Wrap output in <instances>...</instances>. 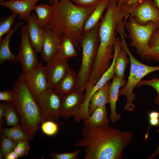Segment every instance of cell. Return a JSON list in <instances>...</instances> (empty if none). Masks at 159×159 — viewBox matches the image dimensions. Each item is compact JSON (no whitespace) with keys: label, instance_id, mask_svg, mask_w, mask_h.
Listing matches in <instances>:
<instances>
[{"label":"cell","instance_id":"obj_36","mask_svg":"<svg viewBox=\"0 0 159 159\" xmlns=\"http://www.w3.org/2000/svg\"><path fill=\"white\" fill-rule=\"evenodd\" d=\"M14 99V94L13 90H6L0 92V100L13 103Z\"/></svg>","mask_w":159,"mask_h":159},{"label":"cell","instance_id":"obj_44","mask_svg":"<svg viewBox=\"0 0 159 159\" xmlns=\"http://www.w3.org/2000/svg\"><path fill=\"white\" fill-rule=\"evenodd\" d=\"M148 118H159V112L157 111H152L148 114Z\"/></svg>","mask_w":159,"mask_h":159},{"label":"cell","instance_id":"obj_16","mask_svg":"<svg viewBox=\"0 0 159 159\" xmlns=\"http://www.w3.org/2000/svg\"><path fill=\"white\" fill-rule=\"evenodd\" d=\"M127 81L126 80L119 78L115 75L110 85L109 96L110 113L109 118L112 123L116 122L121 118V115L116 112V103L120 88L124 87Z\"/></svg>","mask_w":159,"mask_h":159},{"label":"cell","instance_id":"obj_12","mask_svg":"<svg viewBox=\"0 0 159 159\" xmlns=\"http://www.w3.org/2000/svg\"><path fill=\"white\" fill-rule=\"evenodd\" d=\"M118 53L114 52V57L110 67L102 74L96 83L90 89L85 90V99L80 111L77 115L74 117V120L77 122L86 119L90 115L88 106L90 99L93 95L101 88L115 75L114 67Z\"/></svg>","mask_w":159,"mask_h":159},{"label":"cell","instance_id":"obj_7","mask_svg":"<svg viewBox=\"0 0 159 159\" xmlns=\"http://www.w3.org/2000/svg\"><path fill=\"white\" fill-rule=\"evenodd\" d=\"M37 103L41 110L43 122L59 120L62 115V97L54 89L46 90L40 96Z\"/></svg>","mask_w":159,"mask_h":159},{"label":"cell","instance_id":"obj_3","mask_svg":"<svg viewBox=\"0 0 159 159\" xmlns=\"http://www.w3.org/2000/svg\"><path fill=\"white\" fill-rule=\"evenodd\" d=\"M122 4L116 0H110L100 20L98 29L99 42L94 62V65L98 67L107 68L111 64L117 37V28L124 25L125 18L129 15L122 11Z\"/></svg>","mask_w":159,"mask_h":159},{"label":"cell","instance_id":"obj_43","mask_svg":"<svg viewBox=\"0 0 159 159\" xmlns=\"http://www.w3.org/2000/svg\"><path fill=\"white\" fill-rule=\"evenodd\" d=\"M157 132L159 135V129H157L156 130ZM159 154V143L158 145L156 148L155 151L152 153V154L148 157V159H154L158 154Z\"/></svg>","mask_w":159,"mask_h":159},{"label":"cell","instance_id":"obj_35","mask_svg":"<svg viewBox=\"0 0 159 159\" xmlns=\"http://www.w3.org/2000/svg\"><path fill=\"white\" fill-rule=\"evenodd\" d=\"M144 59L159 62V45L154 47H150L144 56Z\"/></svg>","mask_w":159,"mask_h":159},{"label":"cell","instance_id":"obj_42","mask_svg":"<svg viewBox=\"0 0 159 159\" xmlns=\"http://www.w3.org/2000/svg\"><path fill=\"white\" fill-rule=\"evenodd\" d=\"M6 104L1 102L0 104V121L2 120L3 117L4 116Z\"/></svg>","mask_w":159,"mask_h":159},{"label":"cell","instance_id":"obj_40","mask_svg":"<svg viewBox=\"0 0 159 159\" xmlns=\"http://www.w3.org/2000/svg\"><path fill=\"white\" fill-rule=\"evenodd\" d=\"M20 157L13 150L4 157L5 159H16L19 158Z\"/></svg>","mask_w":159,"mask_h":159},{"label":"cell","instance_id":"obj_47","mask_svg":"<svg viewBox=\"0 0 159 159\" xmlns=\"http://www.w3.org/2000/svg\"><path fill=\"white\" fill-rule=\"evenodd\" d=\"M56 0H49V2L50 3L52 4L54 1Z\"/></svg>","mask_w":159,"mask_h":159},{"label":"cell","instance_id":"obj_41","mask_svg":"<svg viewBox=\"0 0 159 159\" xmlns=\"http://www.w3.org/2000/svg\"><path fill=\"white\" fill-rule=\"evenodd\" d=\"M149 122L150 126L149 127L148 130L151 126L157 127L159 124V118H149Z\"/></svg>","mask_w":159,"mask_h":159},{"label":"cell","instance_id":"obj_33","mask_svg":"<svg viewBox=\"0 0 159 159\" xmlns=\"http://www.w3.org/2000/svg\"><path fill=\"white\" fill-rule=\"evenodd\" d=\"M29 140H25L17 142V144L13 150L20 157L28 155L30 149Z\"/></svg>","mask_w":159,"mask_h":159},{"label":"cell","instance_id":"obj_31","mask_svg":"<svg viewBox=\"0 0 159 159\" xmlns=\"http://www.w3.org/2000/svg\"><path fill=\"white\" fill-rule=\"evenodd\" d=\"M15 142L3 134L1 136V152L4 157L13 151L17 144Z\"/></svg>","mask_w":159,"mask_h":159},{"label":"cell","instance_id":"obj_11","mask_svg":"<svg viewBox=\"0 0 159 159\" xmlns=\"http://www.w3.org/2000/svg\"><path fill=\"white\" fill-rule=\"evenodd\" d=\"M21 42L17 55L18 61L21 63L23 72H29L39 64L37 57L30 42L26 25L21 27Z\"/></svg>","mask_w":159,"mask_h":159},{"label":"cell","instance_id":"obj_34","mask_svg":"<svg viewBox=\"0 0 159 159\" xmlns=\"http://www.w3.org/2000/svg\"><path fill=\"white\" fill-rule=\"evenodd\" d=\"M80 152V150L78 149L62 153L53 152L50 154V157L53 159H77Z\"/></svg>","mask_w":159,"mask_h":159},{"label":"cell","instance_id":"obj_28","mask_svg":"<svg viewBox=\"0 0 159 159\" xmlns=\"http://www.w3.org/2000/svg\"><path fill=\"white\" fill-rule=\"evenodd\" d=\"M13 104L10 103L6 104L4 117L7 125L13 126L18 124L19 121L18 116Z\"/></svg>","mask_w":159,"mask_h":159},{"label":"cell","instance_id":"obj_23","mask_svg":"<svg viewBox=\"0 0 159 159\" xmlns=\"http://www.w3.org/2000/svg\"><path fill=\"white\" fill-rule=\"evenodd\" d=\"M77 73L70 69L57 86L54 89L62 97L74 90L77 81Z\"/></svg>","mask_w":159,"mask_h":159},{"label":"cell","instance_id":"obj_37","mask_svg":"<svg viewBox=\"0 0 159 159\" xmlns=\"http://www.w3.org/2000/svg\"><path fill=\"white\" fill-rule=\"evenodd\" d=\"M140 0H125V3L122 4V11L129 14V12L136 5Z\"/></svg>","mask_w":159,"mask_h":159},{"label":"cell","instance_id":"obj_19","mask_svg":"<svg viewBox=\"0 0 159 159\" xmlns=\"http://www.w3.org/2000/svg\"><path fill=\"white\" fill-rule=\"evenodd\" d=\"M24 24L23 21L16 23L13 28L8 32L6 36L0 40V65L7 61L16 62L18 61L17 55L14 54L9 48V42L14 33Z\"/></svg>","mask_w":159,"mask_h":159},{"label":"cell","instance_id":"obj_25","mask_svg":"<svg viewBox=\"0 0 159 159\" xmlns=\"http://www.w3.org/2000/svg\"><path fill=\"white\" fill-rule=\"evenodd\" d=\"M90 125L100 127L109 125V118L106 105L98 107L86 119H85Z\"/></svg>","mask_w":159,"mask_h":159},{"label":"cell","instance_id":"obj_39","mask_svg":"<svg viewBox=\"0 0 159 159\" xmlns=\"http://www.w3.org/2000/svg\"><path fill=\"white\" fill-rule=\"evenodd\" d=\"M159 45V27L153 34L149 42L150 48L155 47Z\"/></svg>","mask_w":159,"mask_h":159},{"label":"cell","instance_id":"obj_38","mask_svg":"<svg viewBox=\"0 0 159 159\" xmlns=\"http://www.w3.org/2000/svg\"><path fill=\"white\" fill-rule=\"evenodd\" d=\"M75 4L86 7L95 5L103 0H70Z\"/></svg>","mask_w":159,"mask_h":159},{"label":"cell","instance_id":"obj_48","mask_svg":"<svg viewBox=\"0 0 159 159\" xmlns=\"http://www.w3.org/2000/svg\"><path fill=\"white\" fill-rule=\"evenodd\" d=\"M3 156L2 153H1V152H0V159H2V158H3Z\"/></svg>","mask_w":159,"mask_h":159},{"label":"cell","instance_id":"obj_26","mask_svg":"<svg viewBox=\"0 0 159 159\" xmlns=\"http://www.w3.org/2000/svg\"><path fill=\"white\" fill-rule=\"evenodd\" d=\"M2 132L7 138L17 143L25 140L30 141L34 138V136L26 134L21 125L18 124L9 128H5Z\"/></svg>","mask_w":159,"mask_h":159},{"label":"cell","instance_id":"obj_32","mask_svg":"<svg viewBox=\"0 0 159 159\" xmlns=\"http://www.w3.org/2000/svg\"><path fill=\"white\" fill-rule=\"evenodd\" d=\"M53 121L47 120L42 122L41 128L44 134L48 136H53L56 134L58 130L59 125Z\"/></svg>","mask_w":159,"mask_h":159},{"label":"cell","instance_id":"obj_8","mask_svg":"<svg viewBox=\"0 0 159 159\" xmlns=\"http://www.w3.org/2000/svg\"><path fill=\"white\" fill-rule=\"evenodd\" d=\"M29 90L38 102L42 93L49 89L47 76L45 68L41 62L31 71L20 75Z\"/></svg>","mask_w":159,"mask_h":159},{"label":"cell","instance_id":"obj_20","mask_svg":"<svg viewBox=\"0 0 159 159\" xmlns=\"http://www.w3.org/2000/svg\"><path fill=\"white\" fill-rule=\"evenodd\" d=\"M110 1L103 0L96 5L84 24L81 36L93 28L100 21L103 16V12L106 9Z\"/></svg>","mask_w":159,"mask_h":159},{"label":"cell","instance_id":"obj_30","mask_svg":"<svg viewBox=\"0 0 159 159\" xmlns=\"http://www.w3.org/2000/svg\"><path fill=\"white\" fill-rule=\"evenodd\" d=\"M143 86H149L154 88L157 93V95L153 100L154 103L159 105V79L153 77L150 80H141L136 85L138 87Z\"/></svg>","mask_w":159,"mask_h":159},{"label":"cell","instance_id":"obj_5","mask_svg":"<svg viewBox=\"0 0 159 159\" xmlns=\"http://www.w3.org/2000/svg\"><path fill=\"white\" fill-rule=\"evenodd\" d=\"M100 21L93 28L81 37L80 45L82 51V61L77 73L74 91L83 92L85 90L99 44L98 29Z\"/></svg>","mask_w":159,"mask_h":159},{"label":"cell","instance_id":"obj_50","mask_svg":"<svg viewBox=\"0 0 159 159\" xmlns=\"http://www.w3.org/2000/svg\"><path fill=\"white\" fill-rule=\"evenodd\" d=\"M11 0V1H16L17 0Z\"/></svg>","mask_w":159,"mask_h":159},{"label":"cell","instance_id":"obj_21","mask_svg":"<svg viewBox=\"0 0 159 159\" xmlns=\"http://www.w3.org/2000/svg\"><path fill=\"white\" fill-rule=\"evenodd\" d=\"M111 82H108L96 92L91 97L88 106L89 115H91L98 107L109 103V88Z\"/></svg>","mask_w":159,"mask_h":159},{"label":"cell","instance_id":"obj_49","mask_svg":"<svg viewBox=\"0 0 159 159\" xmlns=\"http://www.w3.org/2000/svg\"><path fill=\"white\" fill-rule=\"evenodd\" d=\"M157 127H159V125H158V126H157Z\"/></svg>","mask_w":159,"mask_h":159},{"label":"cell","instance_id":"obj_17","mask_svg":"<svg viewBox=\"0 0 159 159\" xmlns=\"http://www.w3.org/2000/svg\"><path fill=\"white\" fill-rule=\"evenodd\" d=\"M39 0H20L5 1L0 0V4L2 6L8 8L13 12L17 14L20 20L27 21L31 14V11L34 10L36 4Z\"/></svg>","mask_w":159,"mask_h":159},{"label":"cell","instance_id":"obj_46","mask_svg":"<svg viewBox=\"0 0 159 159\" xmlns=\"http://www.w3.org/2000/svg\"><path fill=\"white\" fill-rule=\"evenodd\" d=\"M122 3H125V0H116Z\"/></svg>","mask_w":159,"mask_h":159},{"label":"cell","instance_id":"obj_13","mask_svg":"<svg viewBox=\"0 0 159 159\" xmlns=\"http://www.w3.org/2000/svg\"><path fill=\"white\" fill-rule=\"evenodd\" d=\"M68 58L52 60L45 67L49 83V89H54L70 69Z\"/></svg>","mask_w":159,"mask_h":159},{"label":"cell","instance_id":"obj_24","mask_svg":"<svg viewBox=\"0 0 159 159\" xmlns=\"http://www.w3.org/2000/svg\"><path fill=\"white\" fill-rule=\"evenodd\" d=\"M34 10L36 12L40 25L43 28L47 27L52 20L54 16L53 6L47 4L36 5Z\"/></svg>","mask_w":159,"mask_h":159},{"label":"cell","instance_id":"obj_22","mask_svg":"<svg viewBox=\"0 0 159 159\" xmlns=\"http://www.w3.org/2000/svg\"><path fill=\"white\" fill-rule=\"evenodd\" d=\"M77 55L76 48L71 39L67 35L64 34L61 37L57 53L53 60L69 59Z\"/></svg>","mask_w":159,"mask_h":159},{"label":"cell","instance_id":"obj_15","mask_svg":"<svg viewBox=\"0 0 159 159\" xmlns=\"http://www.w3.org/2000/svg\"><path fill=\"white\" fill-rule=\"evenodd\" d=\"M62 108L61 117L68 119L79 114L84 102L83 92L73 91L62 96Z\"/></svg>","mask_w":159,"mask_h":159},{"label":"cell","instance_id":"obj_29","mask_svg":"<svg viewBox=\"0 0 159 159\" xmlns=\"http://www.w3.org/2000/svg\"><path fill=\"white\" fill-rule=\"evenodd\" d=\"M17 14L13 13L9 16L6 17L1 20L0 22V40L5 34L7 33L11 30V27L17 15Z\"/></svg>","mask_w":159,"mask_h":159},{"label":"cell","instance_id":"obj_14","mask_svg":"<svg viewBox=\"0 0 159 159\" xmlns=\"http://www.w3.org/2000/svg\"><path fill=\"white\" fill-rule=\"evenodd\" d=\"M44 38L40 52L42 60L47 63L52 61L57 53L61 37L49 28H43Z\"/></svg>","mask_w":159,"mask_h":159},{"label":"cell","instance_id":"obj_10","mask_svg":"<svg viewBox=\"0 0 159 159\" xmlns=\"http://www.w3.org/2000/svg\"><path fill=\"white\" fill-rule=\"evenodd\" d=\"M129 15L140 25L153 23L159 27V8L152 0H140Z\"/></svg>","mask_w":159,"mask_h":159},{"label":"cell","instance_id":"obj_27","mask_svg":"<svg viewBox=\"0 0 159 159\" xmlns=\"http://www.w3.org/2000/svg\"><path fill=\"white\" fill-rule=\"evenodd\" d=\"M127 54L126 52L121 48L116 60L114 67L115 75L120 78H124L125 69L130 62Z\"/></svg>","mask_w":159,"mask_h":159},{"label":"cell","instance_id":"obj_6","mask_svg":"<svg viewBox=\"0 0 159 159\" xmlns=\"http://www.w3.org/2000/svg\"><path fill=\"white\" fill-rule=\"evenodd\" d=\"M124 26L131 40V46L135 48L137 54L144 60V56L150 48L149 42L150 38L158 26L153 23L140 25L129 15L125 18Z\"/></svg>","mask_w":159,"mask_h":159},{"label":"cell","instance_id":"obj_45","mask_svg":"<svg viewBox=\"0 0 159 159\" xmlns=\"http://www.w3.org/2000/svg\"><path fill=\"white\" fill-rule=\"evenodd\" d=\"M159 8V0H152Z\"/></svg>","mask_w":159,"mask_h":159},{"label":"cell","instance_id":"obj_4","mask_svg":"<svg viewBox=\"0 0 159 159\" xmlns=\"http://www.w3.org/2000/svg\"><path fill=\"white\" fill-rule=\"evenodd\" d=\"M14 94L12 103L16 111L19 120L27 135L34 136L43 122L41 112L39 105L29 90L21 76L13 87Z\"/></svg>","mask_w":159,"mask_h":159},{"label":"cell","instance_id":"obj_2","mask_svg":"<svg viewBox=\"0 0 159 159\" xmlns=\"http://www.w3.org/2000/svg\"><path fill=\"white\" fill-rule=\"evenodd\" d=\"M97 4L83 7L70 0L55 1L51 4L54 8L53 18L45 28H50L61 36L67 35L80 51V40L84 24Z\"/></svg>","mask_w":159,"mask_h":159},{"label":"cell","instance_id":"obj_18","mask_svg":"<svg viewBox=\"0 0 159 159\" xmlns=\"http://www.w3.org/2000/svg\"><path fill=\"white\" fill-rule=\"evenodd\" d=\"M26 26L31 44L36 53H40L44 38L43 28L39 24L36 14H31Z\"/></svg>","mask_w":159,"mask_h":159},{"label":"cell","instance_id":"obj_1","mask_svg":"<svg viewBox=\"0 0 159 159\" xmlns=\"http://www.w3.org/2000/svg\"><path fill=\"white\" fill-rule=\"evenodd\" d=\"M82 138L74 146L84 148L85 159H122L124 149L134 137L130 131L120 130L109 125L96 127L83 120Z\"/></svg>","mask_w":159,"mask_h":159},{"label":"cell","instance_id":"obj_51","mask_svg":"<svg viewBox=\"0 0 159 159\" xmlns=\"http://www.w3.org/2000/svg\"></svg>","mask_w":159,"mask_h":159},{"label":"cell","instance_id":"obj_9","mask_svg":"<svg viewBox=\"0 0 159 159\" xmlns=\"http://www.w3.org/2000/svg\"><path fill=\"white\" fill-rule=\"evenodd\" d=\"M159 70V66H150L140 63L134 77L131 80L127 81L126 85L119 91V96L124 95L126 98V103L124 107L126 110L132 112L135 108L133 103V101L136 99L135 94L134 93L133 90L137 84L149 74Z\"/></svg>","mask_w":159,"mask_h":159}]
</instances>
